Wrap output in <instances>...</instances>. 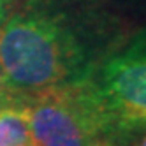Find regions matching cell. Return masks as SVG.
Returning <instances> with one entry per match:
<instances>
[{"mask_svg": "<svg viewBox=\"0 0 146 146\" xmlns=\"http://www.w3.org/2000/svg\"><path fill=\"white\" fill-rule=\"evenodd\" d=\"M102 0H14L0 25V67L16 95L88 78L111 51Z\"/></svg>", "mask_w": 146, "mask_h": 146, "instance_id": "6da1fadb", "label": "cell"}, {"mask_svg": "<svg viewBox=\"0 0 146 146\" xmlns=\"http://www.w3.org/2000/svg\"><path fill=\"white\" fill-rule=\"evenodd\" d=\"M21 97L34 146H93L111 134L86 78Z\"/></svg>", "mask_w": 146, "mask_h": 146, "instance_id": "7a4b0ae2", "label": "cell"}, {"mask_svg": "<svg viewBox=\"0 0 146 146\" xmlns=\"http://www.w3.org/2000/svg\"><path fill=\"white\" fill-rule=\"evenodd\" d=\"M86 83L109 125V137L146 127V30L104 56Z\"/></svg>", "mask_w": 146, "mask_h": 146, "instance_id": "3957f363", "label": "cell"}, {"mask_svg": "<svg viewBox=\"0 0 146 146\" xmlns=\"http://www.w3.org/2000/svg\"><path fill=\"white\" fill-rule=\"evenodd\" d=\"M0 146H34L21 95L0 99Z\"/></svg>", "mask_w": 146, "mask_h": 146, "instance_id": "277c9868", "label": "cell"}, {"mask_svg": "<svg viewBox=\"0 0 146 146\" xmlns=\"http://www.w3.org/2000/svg\"><path fill=\"white\" fill-rule=\"evenodd\" d=\"M111 139L116 141L120 146H146V127L111 135Z\"/></svg>", "mask_w": 146, "mask_h": 146, "instance_id": "5b68a950", "label": "cell"}, {"mask_svg": "<svg viewBox=\"0 0 146 146\" xmlns=\"http://www.w3.org/2000/svg\"><path fill=\"white\" fill-rule=\"evenodd\" d=\"M11 95H16V93L11 92V88H9L7 81H5V76H4V72H2V67H0V99L11 97Z\"/></svg>", "mask_w": 146, "mask_h": 146, "instance_id": "8992f818", "label": "cell"}, {"mask_svg": "<svg viewBox=\"0 0 146 146\" xmlns=\"http://www.w3.org/2000/svg\"><path fill=\"white\" fill-rule=\"evenodd\" d=\"M14 0H0V25L4 23V19L7 18V14L11 13Z\"/></svg>", "mask_w": 146, "mask_h": 146, "instance_id": "52a82bcc", "label": "cell"}, {"mask_svg": "<svg viewBox=\"0 0 146 146\" xmlns=\"http://www.w3.org/2000/svg\"><path fill=\"white\" fill-rule=\"evenodd\" d=\"M93 146H120L116 141H113L111 137H104V139H100V141H97Z\"/></svg>", "mask_w": 146, "mask_h": 146, "instance_id": "ba28073f", "label": "cell"}]
</instances>
